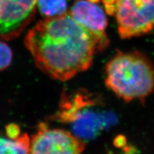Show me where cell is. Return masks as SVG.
I'll use <instances>...</instances> for the list:
<instances>
[{
    "label": "cell",
    "instance_id": "cell-1",
    "mask_svg": "<svg viewBox=\"0 0 154 154\" xmlns=\"http://www.w3.org/2000/svg\"><path fill=\"white\" fill-rule=\"evenodd\" d=\"M25 42L38 68L60 81L88 69L98 51L93 37L69 12L38 21Z\"/></svg>",
    "mask_w": 154,
    "mask_h": 154
},
{
    "label": "cell",
    "instance_id": "cell-2",
    "mask_svg": "<svg viewBox=\"0 0 154 154\" xmlns=\"http://www.w3.org/2000/svg\"><path fill=\"white\" fill-rule=\"evenodd\" d=\"M105 82L125 102L143 101L154 91V66L141 52H118L105 67Z\"/></svg>",
    "mask_w": 154,
    "mask_h": 154
},
{
    "label": "cell",
    "instance_id": "cell-3",
    "mask_svg": "<svg viewBox=\"0 0 154 154\" xmlns=\"http://www.w3.org/2000/svg\"><path fill=\"white\" fill-rule=\"evenodd\" d=\"M114 15L122 38L146 35L154 30V0H116Z\"/></svg>",
    "mask_w": 154,
    "mask_h": 154
},
{
    "label": "cell",
    "instance_id": "cell-4",
    "mask_svg": "<svg viewBox=\"0 0 154 154\" xmlns=\"http://www.w3.org/2000/svg\"><path fill=\"white\" fill-rule=\"evenodd\" d=\"M37 0H1L0 39L19 36L33 19Z\"/></svg>",
    "mask_w": 154,
    "mask_h": 154
},
{
    "label": "cell",
    "instance_id": "cell-5",
    "mask_svg": "<svg viewBox=\"0 0 154 154\" xmlns=\"http://www.w3.org/2000/svg\"><path fill=\"white\" fill-rule=\"evenodd\" d=\"M84 144L70 132L41 128L30 139L29 154H82Z\"/></svg>",
    "mask_w": 154,
    "mask_h": 154
},
{
    "label": "cell",
    "instance_id": "cell-6",
    "mask_svg": "<svg viewBox=\"0 0 154 154\" xmlns=\"http://www.w3.org/2000/svg\"><path fill=\"white\" fill-rule=\"evenodd\" d=\"M69 13L93 37L98 51L109 46L106 33L108 20L103 8L97 3L89 0H79L73 4Z\"/></svg>",
    "mask_w": 154,
    "mask_h": 154
},
{
    "label": "cell",
    "instance_id": "cell-7",
    "mask_svg": "<svg viewBox=\"0 0 154 154\" xmlns=\"http://www.w3.org/2000/svg\"><path fill=\"white\" fill-rule=\"evenodd\" d=\"M30 144L26 134L15 139L0 136V154H29Z\"/></svg>",
    "mask_w": 154,
    "mask_h": 154
},
{
    "label": "cell",
    "instance_id": "cell-8",
    "mask_svg": "<svg viewBox=\"0 0 154 154\" xmlns=\"http://www.w3.org/2000/svg\"><path fill=\"white\" fill-rule=\"evenodd\" d=\"M37 7L45 18L59 17L66 14V0H37Z\"/></svg>",
    "mask_w": 154,
    "mask_h": 154
},
{
    "label": "cell",
    "instance_id": "cell-9",
    "mask_svg": "<svg viewBox=\"0 0 154 154\" xmlns=\"http://www.w3.org/2000/svg\"><path fill=\"white\" fill-rule=\"evenodd\" d=\"M12 58L11 48L5 42L0 41V71L7 69L11 65Z\"/></svg>",
    "mask_w": 154,
    "mask_h": 154
},
{
    "label": "cell",
    "instance_id": "cell-10",
    "mask_svg": "<svg viewBox=\"0 0 154 154\" xmlns=\"http://www.w3.org/2000/svg\"><path fill=\"white\" fill-rule=\"evenodd\" d=\"M7 134L9 138L15 139L19 137V132L20 130L16 125L11 124L7 128Z\"/></svg>",
    "mask_w": 154,
    "mask_h": 154
},
{
    "label": "cell",
    "instance_id": "cell-11",
    "mask_svg": "<svg viewBox=\"0 0 154 154\" xmlns=\"http://www.w3.org/2000/svg\"><path fill=\"white\" fill-rule=\"evenodd\" d=\"M90 2H94V3H97L98 2H100V1H102V0H89Z\"/></svg>",
    "mask_w": 154,
    "mask_h": 154
},
{
    "label": "cell",
    "instance_id": "cell-12",
    "mask_svg": "<svg viewBox=\"0 0 154 154\" xmlns=\"http://www.w3.org/2000/svg\"><path fill=\"white\" fill-rule=\"evenodd\" d=\"M0 5H1V0H0Z\"/></svg>",
    "mask_w": 154,
    "mask_h": 154
}]
</instances>
